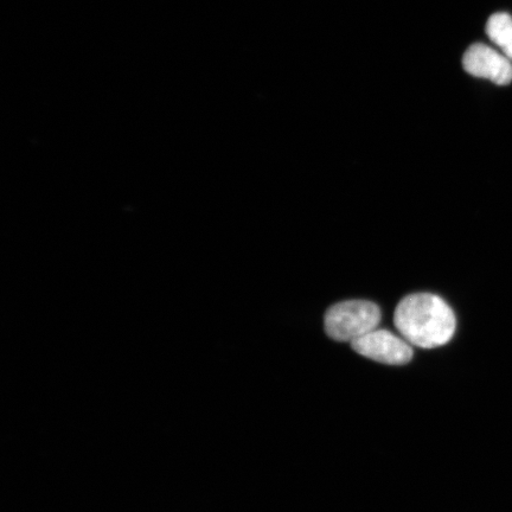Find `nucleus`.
Here are the masks:
<instances>
[{
    "label": "nucleus",
    "instance_id": "f257e3e1",
    "mask_svg": "<svg viewBox=\"0 0 512 512\" xmlns=\"http://www.w3.org/2000/svg\"><path fill=\"white\" fill-rule=\"evenodd\" d=\"M396 329L408 343L422 349L443 347L456 332V316L443 298L415 293L401 300L394 313Z\"/></svg>",
    "mask_w": 512,
    "mask_h": 512
},
{
    "label": "nucleus",
    "instance_id": "f03ea898",
    "mask_svg": "<svg viewBox=\"0 0 512 512\" xmlns=\"http://www.w3.org/2000/svg\"><path fill=\"white\" fill-rule=\"evenodd\" d=\"M380 307L368 300H348L331 306L325 315L326 334L337 342H354L377 329Z\"/></svg>",
    "mask_w": 512,
    "mask_h": 512
},
{
    "label": "nucleus",
    "instance_id": "7ed1b4c3",
    "mask_svg": "<svg viewBox=\"0 0 512 512\" xmlns=\"http://www.w3.org/2000/svg\"><path fill=\"white\" fill-rule=\"evenodd\" d=\"M357 354L388 366H405L412 361L413 348L405 338L387 330H374L351 342Z\"/></svg>",
    "mask_w": 512,
    "mask_h": 512
},
{
    "label": "nucleus",
    "instance_id": "20e7f679",
    "mask_svg": "<svg viewBox=\"0 0 512 512\" xmlns=\"http://www.w3.org/2000/svg\"><path fill=\"white\" fill-rule=\"evenodd\" d=\"M463 64L467 73L496 85H509L512 81V63L508 57L484 44H475L467 49Z\"/></svg>",
    "mask_w": 512,
    "mask_h": 512
},
{
    "label": "nucleus",
    "instance_id": "39448f33",
    "mask_svg": "<svg viewBox=\"0 0 512 512\" xmlns=\"http://www.w3.org/2000/svg\"><path fill=\"white\" fill-rule=\"evenodd\" d=\"M486 34L512 62V17L508 14L491 16L486 24Z\"/></svg>",
    "mask_w": 512,
    "mask_h": 512
}]
</instances>
